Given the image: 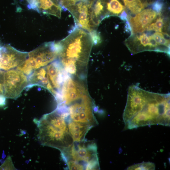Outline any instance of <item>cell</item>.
<instances>
[{"instance_id":"obj_1","label":"cell","mask_w":170,"mask_h":170,"mask_svg":"<svg viewBox=\"0 0 170 170\" xmlns=\"http://www.w3.org/2000/svg\"><path fill=\"white\" fill-rule=\"evenodd\" d=\"M170 94L143 90L135 85L128 90L123 118L125 130L153 125H170Z\"/></svg>"},{"instance_id":"obj_2","label":"cell","mask_w":170,"mask_h":170,"mask_svg":"<svg viewBox=\"0 0 170 170\" xmlns=\"http://www.w3.org/2000/svg\"><path fill=\"white\" fill-rule=\"evenodd\" d=\"M56 43L59 60L67 72L75 74L80 67L87 65L93 45L89 32L74 26L66 37Z\"/></svg>"},{"instance_id":"obj_3","label":"cell","mask_w":170,"mask_h":170,"mask_svg":"<svg viewBox=\"0 0 170 170\" xmlns=\"http://www.w3.org/2000/svg\"><path fill=\"white\" fill-rule=\"evenodd\" d=\"M37 123L38 138L42 145L55 148L61 152L73 143L66 118L58 108L44 115Z\"/></svg>"},{"instance_id":"obj_4","label":"cell","mask_w":170,"mask_h":170,"mask_svg":"<svg viewBox=\"0 0 170 170\" xmlns=\"http://www.w3.org/2000/svg\"><path fill=\"white\" fill-rule=\"evenodd\" d=\"M61 156L69 170H99L97 147L93 141L85 139L73 142L61 151Z\"/></svg>"},{"instance_id":"obj_5","label":"cell","mask_w":170,"mask_h":170,"mask_svg":"<svg viewBox=\"0 0 170 170\" xmlns=\"http://www.w3.org/2000/svg\"><path fill=\"white\" fill-rule=\"evenodd\" d=\"M58 55L56 42H45L28 53L26 59L16 69L29 76L35 70L55 60Z\"/></svg>"},{"instance_id":"obj_6","label":"cell","mask_w":170,"mask_h":170,"mask_svg":"<svg viewBox=\"0 0 170 170\" xmlns=\"http://www.w3.org/2000/svg\"><path fill=\"white\" fill-rule=\"evenodd\" d=\"M94 106L87 94L66 107L60 109L67 121L87 124L93 127L98 124L93 113Z\"/></svg>"},{"instance_id":"obj_7","label":"cell","mask_w":170,"mask_h":170,"mask_svg":"<svg viewBox=\"0 0 170 170\" xmlns=\"http://www.w3.org/2000/svg\"><path fill=\"white\" fill-rule=\"evenodd\" d=\"M28 86V77L20 70L14 69L5 72L3 88L6 98L16 99Z\"/></svg>"},{"instance_id":"obj_8","label":"cell","mask_w":170,"mask_h":170,"mask_svg":"<svg viewBox=\"0 0 170 170\" xmlns=\"http://www.w3.org/2000/svg\"><path fill=\"white\" fill-rule=\"evenodd\" d=\"M87 94L84 87L82 85L67 76L60 93L56 99L58 103L57 107L65 108Z\"/></svg>"},{"instance_id":"obj_9","label":"cell","mask_w":170,"mask_h":170,"mask_svg":"<svg viewBox=\"0 0 170 170\" xmlns=\"http://www.w3.org/2000/svg\"><path fill=\"white\" fill-rule=\"evenodd\" d=\"M93 4L81 1L66 8L72 15L75 27L88 32L96 30L91 19V8Z\"/></svg>"},{"instance_id":"obj_10","label":"cell","mask_w":170,"mask_h":170,"mask_svg":"<svg viewBox=\"0 0 170 170\" xmlns=\"http://www.w3.org/2000/svg\"><path fill=\"white\" fill-rule=\"evenodd\" d=\"M28 53L19 51L8 44L1 47L0 70L7 71L17 68L25 62Z\"/></svg>"},{"instance_id":"obj_11","label":"cell","mask_w":170,"mask_h":170,"mask_svg":"<svg viewBox=\"0 0 170 170\" xmlns=\"http://www.w3.org/2000/svg\"><path fill=\"white\" fill-rule=\"evenodd\" d=\"M62 66L59 60H54L45 66L47 76L50 84L59 96L63 82L67 75H65Z\"/></svg>"},{"instance_id":"obj_12","label":"cell","mask_w":170,"mask_h":170,"mask_svg":"<svg viewBox=\"0 0 170 170\" xmlns=\"http://www.w3.org/2000/svg\"><path fill=\"white\" fill-rule=\"evenodd\" d=\"M156 13L150 9H144L138 13L136 15L130 18V21L134 33H141L147 28L156 16Z\"/></svg>"},{"instance_id":"obj_13","label":"cell","mask_w":170,"mask_h":170,"mask_svg":"<svg viewBox=\"0 0 170 170\" xmlns=\"http://www.w3.org/2000/svg\"><path fill=\"white\" fill-rule=\"evenodd\" d=\"M29 85H38L46 88L55 97L56 94L50 84L45 66L34 71L28 77Z\"/></svg>"},{"instance_id":"obj_14","label":"cell","mask_w":170,"mask_h":170,"mask_svg":"<svg viewBox=\"0 0 170 170\" xmlns=\"http://www.w3.org/2000/svg\"><path fill=\"white\" fill-rule=\"evenodd\" d=\"M68 128L74 142H79L85 139L88 131L93 127L89 125L67 121Z\"/></svg>"},{"instance_id":"obj_15","label":"cell","mask_w":170,"mask_h":170,"mask_svg":"<svg viewBox=\"0 0 170 170\" xmlns=\"http://www.w3.org/2000/svg\"><path fill=\"white\" fill-rule=\"evenodd\" d=\"M62 10L60 5L52 0H39L36 11L39 13L52 15L60 18Z\"/></svg>"},{"instance_id":"obj_16","label":"cell","mask_w":170,"mask_h":170,"mask_svg":"<svg viewBox=\"0 0 170 170\" xmlns=\"http://www.w3.org/2000/svg\"><path fill=\"white\" fill-rule=\"evenodd\" d=\"M106 8L109 15L119 14L124 8V6L118 0H110L106 3Z\"/></svg>"},{"instance_id":"obj_17","label":"cell","mask_w":170,"mask_h":170,"mask_svg":"<svg viewBox=\"0 0 170 170\" xmlns=\"http://www.w3.org/2000/svg\"><path fill=\"white\" fill-rule=\"evenodd\" d=\"M125 5L134 14L140 12L144 8L141 0H125Z\"/></svg>"},{"instance_id":"obj_18","label":"cell","mask_w":170,"mask_h":170,"mask_svg":"<svg viewBox=\"0 0 170 170\" xmlns=\"http://www.w3.org/2000/svg\"><path fill=\"white\" fill-rule=\"evenodd\" d=\"M155 164L151 162H143L132 165L127 168L128 170H155Z\"/></svg>"},{"instance_id":"obj_19","label":"cell","mask_w":170,"mask_h":170,"mask_svg":"<svg viewBox=\"0 0 170 170\" xmlns=\"http://www.w3.org/2000/svg\"><path fill=\"white\" fill-rule=\"evenodd\" d=\"M95 0H60L59 5L62 8L66 10L67 7L75 5L77 3L82 1L90 4H93Z\"/></svg>"},{"instance_id":"obj_20","label":"cell","mask_w":170,"mask_h":170,"mask_svg":"<svg viewBox=\"0 0 170 170\" xmlns=\"http://www.w3.org/2000/svg\"><path fill=\"white\" fill-rule=\"evenodd\" d=\"M93 40V44H99L102 42L100 34L96 30H95L89 33Z\"/></svg>"},{"instance_id":"obj_21","label":"cell","mask_w":170,"mask_h":170,"mask_svg":"<svg viewBox=\"0 0 170 170\" xmlns=\"http://www.w3.org/2000/svg\"><path fill=\"white\" fill-rule=\"evenodd\" d=\"M163 3L159 1H156L154 2L152 5V8L153 10L156 14H160L161 12L163 7Z\"/></svg>"},{"instance_id":"obj_22","label":"cell","mask_w":170,"mask_h":170,"mask_svg":"<svg viewBox=\"0 0 170 170\" xmlns=\"http://www.w3.org/2000/svg\"><path fill=\"white\" fill-rule=\"evenodd\" d=\"M138 39L140 41L141 45L144 48L148 46L149 50V39L146 34L145 33L142 34L139 36Z\"/></svg>"},{"instance_id":"obj_23","label":"cell","mask_w":170,"mask_h":170,"mask_svg":"<svg viewBox=\"0 0 170 170\" xmlns=\"http://www.w3.org/2000/svg\"><path fill=\"white\" fill-rule=\"evenodd\" d=\"M155 24L154 31H156L161 32L163 26V21L162 19L160 17L157 19Z\"/></svg>"},{"instance_id":"obj_24","label":"cell","mask_w":170,"mask_h":170,"mask_svg":"<svg viewBox=\"0 0 170 170\" xmlns=\"http://www.w3.org/2000/svg\"><path fill=\"white\" fill-rule=\"evenodd\" d=\"M5 71L0 70V96H4V75Z\"/></svg>"},{"instance_id":"obj_25","label":"cell","mask_w":170,"mask_h":170,"mask_svg":"<svg viewBox=\"0 0 170 170\" xmlns=\"http://www.w3.org/2000/svg\"><path fill=\"white\" fill-rule=\"evenodd\" d=\"M28 3L29 8L36 10L39 0H26Z\"/></svg>"},{"instance_id":"obj_26","label":"cell","mask_w":170,"mask_h":170,"mask_svg":"<svg viewBox=\"0 0 170 170\" xmlns=\"http://www.w3.org/2000/svg\"><path fill=\"white\" fill-rule=\"evenodd\" d=\"M10 159L9 158H7L1 167L0 168L3 169H11L14 168V167L12 166V165H9V164L11 163V161H10Z\"/></svg>"},{"instance_id":"obj_27","label":"cell","mask_w":170,"mask_h":170,"mask_svg":"<svg viewBox=\"0 0 170 170\" xmlns=\"http://www.w3.org/2000/svg\"><path fill=\"white\" fill-rule=\"evenodd\" d=\"M169 40L166 39L163 36L161 38L160 41V45H162L168 48H170Z\"/></svg>"},{"instance_id":"obj_28","label":"cell","mask_w":170,"mask_h":170,"mask_svg":"<svg viewBox=\"0 0 170 170\" xmlns=\"http://www.w3.org/2000/svg\"><path fill=\"white\" fill-rule=\"evenodd\" d=\"M152 36L158 44L160 45L159 44L161 38L163 36L162 34L159 32H156Z\"/></svg>"},{"instance_id":"obj_29","label":"cell","mask_w":170,"mask_h":170,"mask_svg":"<svg viewBox=\"0 0 170 170\" xmlns=\"http://www.w3.org/2000/svg\"><path fill=\"white\" fill-rule=\"evenodd\" d=\"M121 19L123 20H127V14L125 10H123L120 16Z\"/></svg>"},{"instance_id":"obj_30","label":"cell","mask_w":170,"mask_h":170,"mask_svg":"<svg viewBox=\"0 0 170 170\" xmlns=\"http://www.w3.org/2000/svg\"><path fill=\"white\" fill-rule=\"evenodd\" d=\"M125 30L126 31L130 32L131 33H132L133 31L130 24L128 20L126 21Z\"/></svg>"},{"instance_id":"obj_31","label":"cell","mask_w":170,"mask_h":170,"mask_svg":"<svg viewBox=\"0 0 170 170\" xmlns=\"http://www.w3.org/2000/svg\"><path fill=\"white\" fill-rule=\"evenodd\" d=\"M5 99L3 96H0V107L3 106L5 105Z\"/></svg>"},{"instance_id":"obj_32","label":"cell","mask_w":170,"mask_h":170,"mask_svg":"<svg viewBox=\"0 0 170 170\" xmlns=\"http://www.w3.org/2000/svg\"><path fill=\"white\" fill-rule=\"evenodd\" d=\"M162 34L165 38L167 40H169L170 37L168 34L164 32H162Z\"/></svg>"},{"instance_id":"obj_33","label":"cell","mask_w":170,"mask_h":170,"mask_svg":"<svg viewBox=\"0 0 170 170\" xmlns=\"http://www.w3.org/2000/svg\"><path fill=\"white\" fill-rule=\"evenodd\" d=\"M54 2L56 3L59 4V3L60 1V0H52Z\"/></svg>"},{"instance_id":"obj_34","label":"cell","mask_w":170,"mask_h":170,"mask_svg":"<svg viewBox=\"0 0 170 170\" xmlns=\"http://www.w3.org/2000/svg\"><path fill=\"white\" fill-rule=\"evenodd\" d=\"M158 1H160V0H157Z\"/></svg>"}]
</instances>
